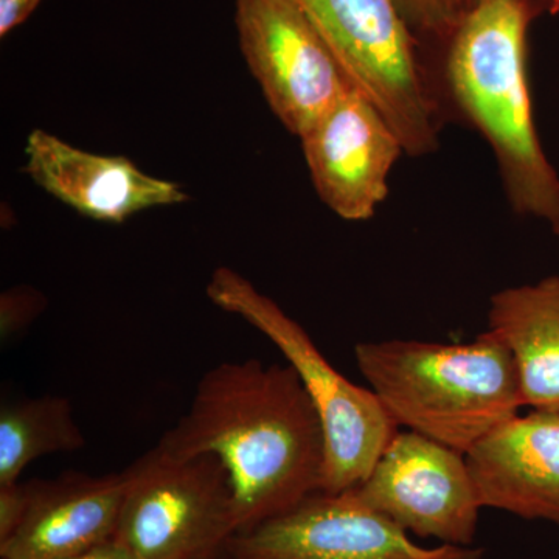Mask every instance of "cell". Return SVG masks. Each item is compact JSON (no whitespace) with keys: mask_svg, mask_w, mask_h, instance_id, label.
I'll return each mask as SVG.
<instances>
[{"mask_svg":"<svg viewBox=\"0 0 559 559\" xmlns=\"http://www.w3.org/2000/svg\"><path fill=\"white\" fill-rule=\"evenodd\" d=\"M157 447L175 459L213 455L223 463L237 535L322 491V421L288 364L252 358L213 367Z\"/></svg>","mask_w":559,"mask_h":559,"instance_id":"obj_1","label":"cell"},{"mask_svg":"<svg viewBox=\"0 0 559 559\" xmlns=\"http://www.w3.org/2000/svg\"><path fill=\"white\" fill-rule=\"evenodd\" d=\"M557 13L559 0H488L443 47V81L491 146L511 209L559 237V175L539 142L527 73L528 28Z\"/></svg>","mask_w":559,"mask_h":559,"instance_id":"obj_2","label":"cell"},{"mask_svg":"<svg viewBox=\"0 0 559 559\" xmlns=\"http://www.w3.org/2000/svg\"><path fill=\"white\" fill-rule=\"evenodd\" d=\"M355 359L399 428L462 454L524 407L513 356L489 330L469 344L362 342Z\"/></svg>","mask_w":559,"mask_h":559,"instance_id":"obj_3","label":"cell"},{"mask_svg":"<svg viewBox=\"0 0 559 559\" xmlns=\"http://www.w3.org/2000/svg\"><path fill=\"white\" fill-rule=\"evenodd\" d=\"M205 294L219 310L259 330L300 378L325 437L322 491L337 495L359 487L399 432L373 390L334 369L307 330L237 271L218 267Z\"/></svg>","mask_w":559,"mask_h":559,"instance_id":"obj_4","label":"cell"},{"mask_svg":"<svg viewBox=\"0 0 559 559\" xmlns=\"http://www.w3.org/2000/svg\"><path fill=\"white\" fill-rule=\"evenodd\" d=\"M288 2L318 32L349 83L380 109L407 156L439 148V97L418 40L393 0Z\"/></svg>","mask_w":559,"mask_h":559,"instance_id":"obj_5","label":"cell"},{"mask_svg":"<svg viewBox=\"0 0 559 559\" xmlns=\"http://www.w3.org/2000/svg\"><path fill=\"white\" fill-rule=\"evenodd\" d=\"M116 539L142 559H204L237 535L234 495L213 455L175 459L159 447L128 466Z\"/></svg>","mask_w":559,"mask_h":559,"instance_id":"obj_6","label":"cell"},{"mask_svg":"<svg viewBox=\"0 0 559 559\" xmlns=\"http://www.w3.org/2000/svg\"><path fill=\"white\" fill-rule=\"evenodd\" d=\"M353 491L411 536L447 546H474L484 509L465 454L439 441L399 430L367 479Z\"/></svg>","mask_w":559,"mask_h":559,"instance_id":"obj_7","label":"cell"},{"mask_svg":"<svg viewBox=\"0 0 559 559\" xmlns=\"http://www.w3.org/2000/svg\"><path fill=\"white\" fill-rule=\"evenodd\" d=\"M235 25L272 112L290 134L304 138L352 83L288 0H235Z\"/></svg>","mask_w":559,"mask_h":559,"instance_id":"obj_8","label":"cell"},{"mask_svg":"<svg viewBox=\"0 0 559 559\" xmlns=\"http://www.w3.org/2000/svg\"><path fill=\"white\" fill-rule=\"evenodd\" d=\"M237 559H481L477 547H423L353 489L319 491L289 510L231 536Z\"/></svg>","mask_w":559,"mask_h":559,"instance_id":"obj_9","label":"cell"},{"mask_svg":"<svg viewBox=\"0 0 559 559\" xmlns=\"http://www.w3.org/2000/svg\"><path fill=\"white\" fill-rule=\"evenodd\" d=\"M300 140L320 201L352 223L373 218L388 198L390 173L404 153L380 109L348 84Z\"/></svg>","mask_w":559,"mask_h":559,"instance_id":"obj_10","label":"cell"},{"mask_svg":"<svg viewBox=\"0 0 559 559\" xmlns=\"http://www.w3.org/2000/svg\"><path fill=\"white\" fill-rule=\"evenodd\" d=\"M25 171L62 204L102 223L121 224L140 212L189 201L170 180L154 178L123 156H102L33 130L25 145Z\"/></svg>","mask_w":559,"mask_h":559,"instance_id":"obj_11","label":"cell"},{"mask_svg":"<svg viewBox=\"0 0 559 559\" xmlns=\"http://www.w3.org/2000/svg\"><path fill=\"white\" fill-rule=\"evenodd\" d=\"M465 459L481 509L559 525V412L514 415Z\"/></svg>","mask_w":559,"mask_h":559,"instance_id":"obj_12","label":"cell"},{"mask_svg":"<svg viewBox=\"0 0 559 559\" xmlns=\"http://www.w3.org/2000/svg\"><path fill=\"white\" fill-rule=\"evenodd\" d=\"M27 487V511L0 543L2 559H69L116 538L128 469L100 477L64 473Z\"/></svg>","mask_w":559,"mask_h":559,"instance_id":"obj_13","label":"cell"},{"mask_svg":"<svg viewBox=\"0 0 559 559\" xmlns=\"http://www.w3.org/2000/svg\"><path fill=\"white\" fill-rule=\"evenodd\" d=\"M488 330L513 356L524 407L559 412V275L496 293Z\"/></svg>","mask_w":559,"mask_h":559,"instance_id":"obj_14","label":"cell"},{"mask_svg":"<svg viewBox=\"0 0 559 559\" xmlns=\"http://www.w3.org/2000/svg\"><path fill=\"white\" fill-rule=\"evenodd\" d=\"M86 444L72 403L64 396L9 401L0 407V485L43 455L79 451Z\"/></svg>","mask_w":559,"mask_h":559,"instance_id":"obj_15","label":"cell"},{"mask_svg":"<svg viewBox=\"0 0 559 559\" xmlns=\"http://www.w3.org/2000/svg\"><path fill=\"white\" fill-rule=\"evenodd\" d=\"M415 39L421 44L447 46L462 22L488 0H393Z\"/></svg>","mask_w":559,"mask_h":559,"instance_id":"obj_16","label":"cell"},{"mask_svg":"<svg viewBox=\"0 0 559 559\" xmlns=\"http://www.w3.org/2000/svg\"><path fill=\"white\" fill-rule=\"evenodd\" d=\"M43 297L33 289H11L0 300V336L10 341L27 329L36 316L43 311Z\"/></svg>","mask_w":559,"mask_h":559,"instance_id":"obj_17","label":"cell"},{"mask_svg":"<svg viewBox=\"0 0 559 559\" xmlns=\"http://www.w3.org/2000/svg\"><path fill=\"white\" fill-rule=\"evenodd\" d=\"M28 507L27 484L0 485V543L9 539L20 527Z\"/></svg>","mask_w":559,"mask_h":559,"instance_id":"obj_18","label":"cell"},{"mask_svg":"<svg viewBox=\"0 0 559 559\" xmlns=\"http://www.w3.org/2000/svg\"><path fill=\"white\" fill-rule=\"evenodd\" d=\"M40 0H0V36L5 38L38 9Z\"/></svg>","mask_w":559,"mask_h":559,"instance_id":"obj_19","label":"cell"},{"mask_svg":"<svg viewBox=\"0 0 559 559\" xmlns=\"http://www.w3.org/2000/svg\"><path fill=\"white\" fill-rule=\"evenodd\" d=\"M69 559H142L139 558L134 551L124 547L123 544L119 543L116 538L103 543L100 546L94 547V549L84 551L79 557Z\"/></svg>","mask_w":559,"mask_h":559,"instance_id":"obj_20","label":"cell"},{"mask_svg":"<svg viewBox=\"0 0 559 559\" xmlns=\"http://www.w3.org/2000/svg\"><path fill=\"white\" fill-rule=\"evenodd\" d=\"M204 559H237L234 557V555L230 554L229 549L226 547H223V549L215 551V554L210 555V557Z\"/></svg>","mask_w":559,"mask_h":559,"instance_id":"obj_21","label":"cell"}]
</instances>
